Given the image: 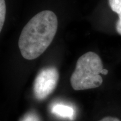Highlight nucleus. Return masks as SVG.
Here are the masks:
<instances>
[{"label": "nucleus", "instance_id": "nucleus-1", "mask_svg": "<svg viewBox=\"0 0 121 121\" xmlns=\"http://www.w3.org/2000/svg\"><path fill=\"white\" fill-rule=\"evenodd\" d=\"M58 28L56 14L44 10L36 14L22 29L18 47L22 56L33 60L40 56L55 38Z\"/></svg>", "mask_w": 121, "mask_h": 121}, {"label": "nucleus", "instance_id": "nucleus-2", "mask_svg": "<svg viewBox=\"0 0 121 121\" xmlns=\"http://www.w3.org/2000/svg\"><path fill=\"white\" fill-rule=\"evenodd\" d=\"M103 64L101 58L94 52H87L78 59L70 82L75 90H84L99 87L103 82L100 74Z\"/></svg>", "mask_w": 121, "mask_h": 121}, {"label": "nucleus", "instance_id": "nucleus-3", "mask_svg": "<svg viewBox=\"0 0 121 121\" xmlns=\"http://www.w3.org/2000/svg\"><path fill=\"white\" fill-rule=\"evenodd\" d=\"M59 79L55 67H47L41 69L35 79L33 91L36 98L43 100L51 94L56 88Z\"/></svg>", "mask_w": 121, "mask_h": 121}, {"label": "nucleus", "instance_id": "nucleus-4", "mask_svg": "<svg viewBox=\"0 0 121 121\" xmlns=\"http://www.w3.org/2000/svg\"><path fill=\"white\" fill-rule=\"evenodd\" d=\"M52 112L58 117L72 119L74 115V110L72 107L69 106L57 104L52 106Z\"/></svg>", "mask_w": 121, "mask_h": 121}, {"label": "nucleus", "instance_id": "nucleus-5", "mask_svg": "<svg viewBox=\"0 0 121 121\" xmlns=\"http://www.w3.org/2000/svg\"><path fill=\"white\" fill-rule=\"evenodd\" d=\"M108 3L111 9L118 16V20L116 24V30L118 34L121 35V0H108Z\"/></svg>", "mask_w": 121, "mask_h": 121}, {"label": "nucleus", "instance_id": "nucleus-6", "mask_svg": "<svg viewBox=\"0 0 121 121\" xmlns=\"http://www.w3.org/2000/svg\"><path fill=\"white\" fill-rule=\"evenodd\" d=\"M6 16V5L5 0H0V32L4 25Z\"/></svg>", "mask_w": 121, "mask_h": 121}, {"label": "nucleus", "instance_id": "nucleus-7", "mask_svg": "<svg viewBox=\"0 0 121 121\" xmlns=\"http://www.w3.org/2000/svg\"><path fill=\"white\" fill-rule=\"evenodd\" d=\"M21 121H40V119L36 113L35 112H30L22 118Z\"/></svg>", "mask_w": 121, "mask_h": 121}, {"label": "nucleus", "instance_id": "nucleus-8", "mask_svg": "<svg viewBox=\"0 0 121 121\" xmlns=\"http://www.w3.org/2000/svg\"><path fill=\"white\" fill-rule=\"evenodd\" d=\"M98 121H121L118 118L112 117H106L103 118L102 119Z\"/></svg>", "mask_w": 121, "mask_h": 121}, {"label": "nucleus", "instance_id": "nucleus-9", "mask_svg": "<svg viewBox=\"0 0 121 121\" xmlns=\"http://www.w3.org/2000/svg\"><path fill=\"white\" fill-rule=\"evenodd\" d=\"M108 73V69H102V71H101V74H102V75H107Z\"/></svg>", "mask_w": 121, "mask_h": 121}]
</instances>
